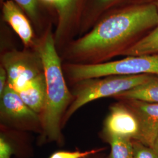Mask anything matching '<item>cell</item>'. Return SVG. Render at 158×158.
Returning a JSON list of instances; mask_svg holds the SVG:
<instances>
[{
  "instance_id": "7c38bea8",
  "label": "cell",
  "mask_w": 158,
  "mask_h": 158,
  "mask_svg": "<svg viewBox=\"0 0 158 158\" xmlns=\"http://www.w3.org/2000/svg\"><path fill=\"white\" fill-rule=\"evenodd\" d=\"M119 0H85L78 37L86 34L101 18L103 12Z\"/></svg>"
},
{
  "instance_id": "44dd1931",
  "label": "cell",
  "mask_w": 158,
  "mask_h": 158,
  "mask_svg": "<svg viewBox=\"0 0 158 158\" xmlns=\"http://www.w3.org/2000/svg\"><path fill=\"white\" fill-rule=\"evenodd\" d=\"M153 149L155 150V151L156 152L158 155V136L157 137L156 141H155V142L154 143V145H153Z\"/></svg>"
},
{
  "instance_id": "30bf717a",
  "label": "cell",
  "mask_w": 158,
  "mask_h": 158,
  "mask_svg": "<svg viewBox=\"0 0 158 158\" xmlns=\"http://www.w3.org/2000/svg\"><path fill=\"white\" fill-rule=\"evenodd\" d=\"M1 4L4 21L18 35L25 49H34L36 40L28 17L12 0L4 1Z\"/></svg>"
},
{
  "instance_id": "ffe728a7",
  "label": "cell",
  "mask_w": 158,
  "mask_h": 158,
  "mask_svg": "<svg viewBox=\"0 0 158 158\" xmlns=\"http://www.w3.org/2000/svg\"><path fill=\"white\" fill-rule=\"evenodd\" d=\"M83 158H107V156H106L104 154L102 153V152H99L91 154Z\"/></svg>"
},
{
  "instance_id": "8992f818",
  "label": "cell",
  "mask_w": 158,
  "mask_h": 158,
  "mask_svg": "<svg viewBox=\"0 0 158 158\" xmlns=\"http://www.w3.org/2000/svg\"><path fill=\"white\" fill-rule=\"evenodd\" d=\"M56 18L54 36L58 51L77 38L85 0H40Z\"/></svg>"
},
{
  "instance_id": "ba28073f",
  "label": "cell",
  "mask_w": 158,
  "mask_h": 158,
  "mask_svg": "<svg viewBox=\"0 0 158 158\" xmlns=\"http://www.w3.org/2000/svg\"><path fill=\"white\" fill-rule=\"evenodd\" d=\"M139 134V121L130 108L123 102L112 106L104 123L103 139L118 136L136 140Z\"/></svg>"
},
{
  "instance_id": "d6986e66",
  "label": "cell",
  "mask_w": 158,
  "mask_h": 158,
  "mask_svg": "<svg viewBox=\"0 0 158 158\" xmlns=\"http://www.w3.org/2000/svg\"><path fill=\"white\" fill-rule=\"evenodd\" d=\"M8 74L5 68L1 65L0 66V94L6 89L8 85Z\"/></svg>"
},
{
  "instance_id": "3957f363",
  "label": "cell",
  "mask_w": 158,
  "mask_h": 158,
  "mask_svg": "<svg viewBox=\"0 0 158 158\" xmlns=\"http://www.w3.org/2000/svg\"><path fill=\"white\" fill-rule=\"evenodd\" d=\"M63 69L66 79L72 85L87 79L111 76L158 74V55L128 56L119 60L93 64L64 62Z\"/></svg>"
},
{
  "instance_id": "4fadbf2b",
  "label": "cell",
  "mask_w": 158,
  "mask_h": 158,
  "mask_svg": "<svg viewBox=\"0 0 158 158\" xmlns=\"http://www.w3.org/2000/svg\"><path fill=\"white\" fill-rule=\"evenodd\" d=\"M119 100H132L149 103H158V79L151 80L113 97Z\"/></svg>"
},
{
  "instance_id": "5bb4252c",
  "label": "cell",
  "mask_w": 158,
  "mask_h": 158,
  "mask_svg": "<svg viewBox=\"0 0 158 158\" xmlns=\"http://www.w3.org/2000/svg\"><path fill=\"white\" fill-rule=\"evenodd\" d=\"M158 10V6H157ZM158 52V24L151 33L135 42L121 54L127 56L151 55Z\"/></svg>"
},
{
  "instance_id": "e0dca14e",
  "label": "cell",
  "mask_w": 158,
  "mask_h": 158,
  "mask_svg": "<svg viewBox=\"0 0 158 158\" xmlns=\"http://www.w3.org/2000/svg\"><path fill=\"white\" fill-rule=\"evenodd\" d=\"M104 150L105 148H94L83 151L79 149L73 151H59L52 154L49 158H83L93 153L102 152Z\"/></svg>"
},
{
  "instance_id": "2e32d148",
  "label": "cell",
  "mask_w": 158,
  "mask_h": 158,
  "mask_svg": "<svg viewBox=\"0 0 158 158\" xmlns=\"http://www.w3.org/2000/svg\"><path fill=\"white\" fill-rule=\"evenodd\" d=\"M6 0H1V3ZM19 6L34 24L40 20V0H12Z\"/></svg>"
},
{
  "instance_id": "9c48e42d",
  "label": "cell",
  "mask_w": 158,
  "mask_h": 158,
  "mask_svg": "<svg viewBox=\"0 0 158 158\" xmlns=\"http://www.w3.org/2000/svg\"><path fill=\"white\" fill-rule=\"evenodd\" d=\"M135 114L139 124L137 141L153 148L158 136V103L138 100H121Z\"/></svg>"
},
{
  "instance_id": "8fae6325",
  "label": "cell",
  "mask_w": 158,
  "mask_h": 158,
  "mask_svg": "<svg viewBox=\"0 0 158 158\" xmlns=\"http://www.w3.org/2000/svg\"><path fill=\"white\" fill-rule=\"evenodd\" d=\"M19 94L29 107L40 116L45 107L46 101L45 73L33 80Z\"/></svg>"
},
{
  "instance_id": "9a60e30c",
  "label": "cell",
  "mask_w": 158,
  "mask_h": 158,
  "mask_svg": "<svg viewBox=\"0 0 158 158\" xmlns=\"http://www.w3.org/2000/svg\"><path fill=\"white\" fill-rule=\"evenodd\" d=\"M111 148L107 158H133L132 139L118 136L104 138Z\"/></svg>"
},
{
  "instance_id": "ac0fdd59",
  "label": "cell",
  "mask_w": 158,
  "mask_h": 158,
  "mask_svg": "<svg viewBox=\"0 0 158 158\" xmlns=\"http://www.w3.org/2000/svg\"><path fill=\"white\" fill-rule=\"evenodd\" d=\"M133 158H158L153 148L148 147L139 141L132 139Z\"/></svg>"
},
{
  "instance_id": "52a82bcc",
  "label": "cell",
  "mask_w": 158,
  "mask_h": 158,
  "mask_svg": "<svg viewBox=\"0 0 158 158\" xmlns=\"http://www.w3.org/2000/svg\"><path fill=\"white\" fill-rule=\"evenodd\" d=\"M0 115L1 122L17 129L38 130L41 133L40 115L29 107L19 93L8 85L0 94Z\"/></svg>"
},
{
  "instance_id": "277c9868",
  "label": "cell",
  "mask_w": 158,
  "mask_h": 158,
  "mask_svg": "<svg viewBox=\"0 0 158 158\" xmlns=\"http://www.w3.org/2000/svg\"><path fill=\"white\" fill-rule=\"evenodd\" d=\"M153 78L147 74L111 76L87 79L74 84L73 100L63 117V128L74 113L88 103L104 97H113Z\"/></svg>"
},
{
  "instance_id": "7a4b0ae2",
  "label": "cell",
  "mask_w": 158,
  "mask_h": 158,
  "mask_svg": "<svg viewBox=\"0 0 158 158\" xmlns=\"http://www.w3.org/2000/svg\"><path fill=\"white\" fill-rule=\"evenodd\" d=\"M35 49L41 58L46 84L45 107L40 115L42 131L39 144L55 142L62 146L63 117L73 100L63 69L62 59L57 49L51 26L36 40Z\"/></svg>"
},
{
  "instance_id": "5b68a950",
  "label": "cell",
  "mask_w": 158,
  "mask_h": 158,
  "mask_svg": "<svg viewBox=\"0 0 158 158\" xmlns=\"http://www.w3.org/2000/svg\"><path fill=\"white\" fill-rule=\"evenodd\" d=\"M1 65L7 72L8 85L18 93L44 73L41 58L34 49L6 51L1 55Z\"/></svg>"
},
{
  "instance_id": "6da1fadb",
  "label": "cell",
  "mask_w": 158,
  "mask_h": 158,
  "mask_svg": "<svg viewBox=\"0 0 158 158\" xmlns=\"http://www.w3.org/2000/svg\"><path fill=\"white\" fill-rule=\"evenodd\" d=\"M158 24L154 5L132 6L102 17L89 31L62 51L65 62L93 64L106 62L129 48L130 42L143 30Z\"/></svg>"
}]
</instances>
